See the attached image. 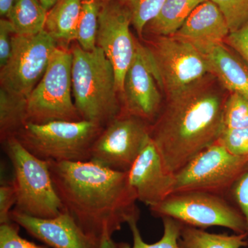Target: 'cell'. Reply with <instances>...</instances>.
Here are the masks:
<instances>
[{
    "label": "cell",
    "instance_id": "6da1fadb",
    "mask_svg": "<svg viewBox=\"0 0 248 248\" xmlns=\"http://www.w3.org/2000/svg\"><path fill=\"white\" fill-rule=\"evenodd\" d=\"M54 187L63 209L86 234L101 242L140 218L138 198L128 172L108 169L91 161H48Z\"/></svg>",
    "mask_w": 248,
    "mask_h": 248
},
{
    "label": "cell",
    "instance_id": "7a4b0ae2",
    "mask_svg": "<svg viewBox=\"0 0 248 248\" xmlns=\"http://www.w3.org/2000/svg\"><path fill=\"white\" fill-rule=\"evenodd\" d=\"M226 92L210 74L166 98L149 133L168 172H178L218 141L224 129Z\"/></svg>",
    "mask_w": 248,
    "mask_h": 248
},
{
    "label": "cell",
    "instance_id": "3957f363",
    "mask_svg": "<svg viewBox=\"0 0 248 248\" xmlns=\"http://www.w3.org/2000/svg\"><path fill=\"white\" fill-rule=\"evenodd\" d=\"M72 82L75 105L81 120L105 127L120 115L115 70L104 51L73 48Z\"/></svg>",
    "mask_w": 248,
    "mask_h": 248
},
{
    "label": "cell",
    "instance_id": "277c9868",
    "mask_svg": "<svg viewBox=\"0 0 248 248\" xmlns=\"http://www.w3.org/2000/svg\"><path fill=\"white\" fill-rule=\"evenodd\" d=\"M104 127L86 120L27 122L16 138L36 157L46 161L91 160V149Z\"/></svg>",
    "mask_w": 248,
    "mask_h": 248
},
{
    "label": "cell",
    "instance_id": "5b68a950",
    "mask_svg": "<svg viewBox=\"0 0 248 248\" xmlns=\"http://www.w3.org/2000/svg\"><path fill=\"white\" fill-rule=\"evenodd\" d=\"M3 143L14 169L12 184L17 195L15 209L37 218L58 216L64 209L54 187L48 161L31 154L16 137Z\"/></svg>",
    "mask_w": 248,
    "mask_h": 248
},
{
    "label": "cell",
    "instance_id": "8992f818",
    "mask_svg": "<svg viewBox=\"0 0 248 248\" xmlns=\"http://www.w3.org/2000/svg\"><path fill=\"white\" fill-rule=\"evenodd\" d=\"M149 208L155 217H170L186 226L203 230L221 226L235 234H248L244 215L225 196L203 191H182L173 192Z\"/></svg>",
    "mask_w": 248,
    "mask_h": 248
},
{
    "label": "cell",
    "instance_id": "52a82bcc",
    "mask_svg": "<svg viewBox=\"0 0 248 248\" xmlns=\"http://www.w3.org/2000/svg\"><path fill=\"white\" fill-rule=\"evenodd\" d=\"M146 48L166 98L210 75L203 54L189 41L175 35L155 37Z\"/></svg>",
    "mask_w": 248,
    "mask_h": 248
},
{
    "label": "cell",
    "instance_id": "ba28073f",
    "mask_svg": "<svg viewBox=\"0 0 248 248\" xmlns=\"http://www.w3.org/2000/svg\"><path fill=\"white\" fill-rule=\"evenodd\" d=\"M73 53L57 47L45 74L27 98L28 122L81 120L72 100Z\"/></svg>",
    "mask_w": 248,
    "mask_h": 248
},
{
    "label": "cell",
    "instance_id": "9c48e42d",
    "mask_svg": "<svg viewBox=\"0 0 248 248\" xmlns=\"http://www.w3.org/2000/svg\"><path fill=\"white\" fill-rule=\"evenodd\" d=\"M248 169V156H236L218 142L174 173L173 192L203 191L225 196Z\"/></svg>",
    "mask_w": 248,
    "mask_h": 248
},
{
    "label": "cell",
    "instance_id": "30bf717a",
    "mask_svg": "<svg viewBox=\"0 0 248 248\" xmlns=\"http://www.w3.org/2000/svg\"><path fill=\"white\" fill-rule=\"evenodd\" d=\"M58 42L46 31L34 35L14 34L9 61L1 68V87L28 98L40 82Z\"/></svg>",
    "mask_w": 248,
    "mask_h": 248
},
{
    "label": "cell",
    "instance_id": "8fae6325",
    "mask_svg": "<svg viewBox=\"0 0 248 248\" xmlns=\"http://www.w3.org/2000/svg\"><path fill=\"white\" fill-rule=\"evenodd\" d=\"M151 124L120 115L103 128L91 149V160L120 172H128L150 137Z\"/></svg>",
    "mask_w": 248,
    "mask_h": 248
},
{
    "label": "cell",
    "instance_id": "7c38bea8",
    "mask_svg": "<svg viewBox=\"0 0 248 248\" xmlns=\"http://www.w3.org/2000/svg\"><path fill=\"white\" fill-rule=\"evenodd\" d=\"M130 11L119 0L101 4L96 46L102 49L115 70L119 93H122L125 73L136 51V40L130 30Z\"/></svg>",
    "mask_w": 248,
    "mask_h": 248
},
{
    "label": "cell",
    "instance_id": "4fadbf2b",
    "mask_svg": "<svg viewBox=\"0 0 248 248\" xmlns=\"http://www.w3.org/2000/svg\"><path fill=\"white\" fill-rule=\"evenodd\" d=\"M158 86L146 46L136 41L135 56L124 79L120 115L133 116L153 124L163 107Z\"/></svg>",
    "mask_w": 248,
    "mask_h": 248
},
{
    "label": "cell",
    "instance_id": "5bb4252c",
    "mask_svg": "<svg viewBox=\"0 0 248 248\" xmlns=\"http://www.w3.org/2000/svg\"><path fill=\"white\" fill-rule=\"evenodd\" d=\"M10 217L31 236L52 248H99L100 246L101 242L86 234L64 210L58 216L43 218L14 209Z\"/></svg>",
    "mask_w": 248,
    "mask_h": 248
},
{
    "label": "cell",
    "instance_id": "9a60e30c",
    "mask_svg": "<svg viewBox=\"0 0 248 248\" xmlns=\"http://www.w3.org/2000/svg\"><path fill=\"white\" fill-rule=\"evenodd\" d=\"M128 182L139 202L155 206L172 193L174 174L165 169L151 137L128 172Z\"/></svg>",
    "mask_w": 248,
    "mask_h": 248
},
{
    "label": "cell",
    "instance_id": "2e32d148",
    "mask_svg": "<svg viewBox=\"0 0 248 248\" xmlns=\"http://www.w3.org/2000/svg\"><path fill=\"white\" fill-rule=\"evenodd\" d=\"M195 46L206 59L210 74L222 86L248 99V66L244 60L224 42Z\"/></svg>",
    "mask_w": 248,
    "mask_h": 248
},
{
    "label": "cell",
    "instance_id": "e0dca14e",
    "mask_svg": "<svg viewBox=\"0 0 248 248\" xmlns=\"http://www.w3.org/2000/svg\"><path fill=\"white\" fill-rule=\"evenodd\" d=\"M231 31L221 10L211 0L197 6L175 36L195 45L223 43Z\"/></svg>",
    "mask_w": 248,
    "mask_h": 248
},
{
    "label": "cell",
    "instance_id": "ac0fdd59",
    "mask_svg": "<svg viewBox=\"0 0 248 248\" xmlns=\"http://www.w3.org/2000/svg\"><path fill=\"white\" fill-rule=\"evenodd\" d=\"M83 0H58L47 14L45 30L55 40L69 43L77 40Z\"/></svg>",
    "mask_w": 248,
    "mask_h": 248
},
{
    "label": "cell",
    "instance_id": "d6986e66",
    "mask_svg": "<svg viewBox=\"0 0 248 248\" xmlns=\"http://www.w3.org/2000/svg\"><path fill=\"white\" fill-rule=\"evenodd\" d=\"M206 0H166L144 31L155 37L175 35L194 9ZM143 31V32H144Z\"/></svg>",
    "mask_w": 248,
    "mask_h": 248
},
{
    "label": "cell",
    "instance_id": "ffe728a7",
    "mask_svg": "<svg viewBox=\"0 0 248 248\" xmlns=\"http://www.w3.org/2000/svg\"><path fill=\"white\" fill-rule=\"evenodd\" d=\"M47 14L38 0H16L7 19L16 35H34L45 30Z\"/></svg>",
    "mask_w": 248,
    "mask_h": 248
},
{
    "label": "cell",
    "instance_id": "44dd1931",
    "mask_svg": "<svg viewBox=\"0 0 248 248\" xmlns=\"http://www.w3.org/2000/svg\"><path fill=\"white\" fill-rule=\"evenodd\" d=\"M28 122L27 98L0 89V132L1 141L16 137Z\"/></svg>",
    "mask_w": 248,
    "mask_h": 248
},
{
    "label": "cell",
    "instance_id": "7402d4cb",
    "mask_svg": "<svg viewBox=\"0 0 248 248\" xmlns=\"http://www.w3.org/2000/svg\"><path fill=\"white\" fill-rule=\"evenodd\" d=\"M248 234H215L183 224L179 244L182 248H241L248 246Z\"/></svg>",
    "mask_w": 248,
    "mask_h": 248
},
{
    "label": "cell",
    "instance_id": "603a6c76",
    "mask_svg": "<svg viewBox=\"0 0 248 248\" xmlns=\"http://www.w3.org/2000/svg\"><path fill=\"white\" fill-rule=\"evenodd\" d=\"M161 219L164 224V234L157 242L152 244L145 242L138 227V220L132 219L127 224L133 234V246L127 243H120L117 244L118 248H182L179 244L182 223L170 217H163Z\"/></svg>",
    "mask_w": 248,
    "mask_h": 248
},
{
    "label": "cell",
    "instance_id": "cb8c5ba5",
    "mask_svg": "<svg viewBox=\"0 0 248 248\" xmlns=\"http://www.w3.org/2000/svg\"><path fill=\"white\" fill-rule=\"evenodd\" d=\"M101 4L100 0H83L82 1L77 40L79 46L86 51H92L97 47L96 38Z\"/></svg>",
    "mask_w": 248,
    "mask_h": 248
},
{
    "label": "cell",
    "instance_id": "d4e9b609",
    "mask_svg": "<svg viewBox=\"0 0 248 248\" xmlns=\"http://www.w3.org/2000/svg\"><path fill=\"white\" fill-rule=\"evenodd\" d=\"M130 11L132 24L139 35H142L147 24L156 16L166 0H119Z\"/></svg>",
    "mask_w": 248,
    "mask_h": 248
},
{
    "label": "cell",
    "instance_id": "484cf974",
    "mask_svg": "<svg viewBox=\"0 0 248 248\" xmlns=\"http://www.w3.org/2000/svg\"><path fill=\"white\" fill-rule=\"evenodd\" d=\"M224 128L248 127V99L237 93H230L223 110Z\"/></svg>",
    "mask_w": 248,
    "mask_h": 248
},
{
    "label": "cell",
    "instance_id": "4316f807",
    "mask_svg": "<svg viewBox=\"0 0 248 248\" xmlns=\"http://www.w3.org/2000/svg\"><path fill=\"white\" fill-rule=\"evenodd\" d=\"M224 15L231 32L248 22V0H211Z\"/></svg>",
    "mask_w": 248,
    "mask_h": 248
},
{
    "label": "cell",
    "instance_id": "83f0119b",
    "mask_svg": "<svg viewBox=\"0 0 248 248\" xmlns=\"http://www.w3.org/2000/svg\"><path fill=\"white\" fill-rule=\"evenodd\" d=\"M217 142L231 154L236 156H248V127L224 128Z\"/></svg>",
    "mask_w": 248,
    "mask_h": 248
},
{
    "label": "cell",
    "instance_id": "f1b7e54d",
    "mask_svg": "<svg viewBox=\"0 0 248 248\" xmlns=\"http://www.w3.org/2000/svg\"><path fill=\"white\" fill-rule=\"evenodd\" d=\"M0 248H47L27 241L19 234V227L14 221L0 224Z\"/></svg>",
    "mask_w": 248,
    "mask_h": 248
},
{
    "label": "cell",
    "instance_id": "f546056e",
    "mask_svg": "<svg viewBox=\"0 0 248 248\" xmlns=\"http://www.w3.org/2000/svg\"><path fill=\"white\" fill-rule=\"evenodd\" d=\"M224 43L237 54L248 66V22L237 30L230 32Z\"/></svg>",
    "mask_w": 248,
    "mask_h": 248
},
{
    "label": "cell",
    "instance_id": "4dcf8cb0",
    "mask_svg": "<svg viewBox=\"0 0 248 248\" xmlns=\"http://www.w3.org/2000/svg\"><path fill=\"white\" fill-rule=\"evenodd\" d=\"M230 193L246 218L248 234V169L236 181Z\"/></svg>",
    "mask_w": 248,
    "mask_h": 248
},
{
    "label": "cell",
    "instance_id": "1f68e13d",
    "mask_svg": "<svg viewBox=\"0 0 248 248\" xmlns=\"http://www.w3.org/2000/svg\"><path fill=\"white\" fill-rule=\"evenodd\" d=\"M17 203V195L12 182L0 187V224L11 221V208Z\"/></svg>",
    "mask_w": 248,
    "mask_h": 248
},
{
    "label": "cell",
    "instance_id": "d6a6232c",
    "mask_svg": "<svg viewBox=\"0 0 248 248\" xmlns=\"http://www.w3.org/2000/svg\"><path fill=\"white\" fill-rule=\"evenodd\" d=\"M12 24L9 19L0 21V67L2 68L9 61L12 51V39L14 35Z\"/></svg>",
    "mask_w": 248,
    "mask_h": 248
},
{
    "label": "cell",
    "instance_id": "836d02e7",
    "mask_svg": "<svg viewBox=\"0 0 248 248\" xmlns=\"http://www.w3.org/2000/svg\"><path fill=\"white\" fill-rule=\"evenodd\" d=\"M16 1V0H0V15L1 17H8Z\"/></svg>",
    "mask_w": 248,
    "mask_h": 248
},
{
    "label": "cell",
    "instance_id": "e575fe53",
    "mask_svg": "<svg viewBox=\"0 0 248 248\" xmlns=\"http://www.w3.org/2000/svg\"><path fill=\"white\" fill-rule=\"evenodd\" d=\"M99 248H118V246L112 237H105L101 241Z\"/></svg>",
    "mask_w": 248,
    "mask_h": 248
},
{
    "label": "cell",
    "instance_id": "d590c367",
    "mask_svg": "<svg viewBox=\"0 0 248 248\" xmlns=\"http://www.w3.org/2000/svg\"><path fill=\"white\" fill-rule=\"evenodd\" d=\"M38 1L47 11H49L56 4L58 0H38Z\"/></svg>",
    "mask_w": 248,
    "mask_h": 248
}]
</instances>
